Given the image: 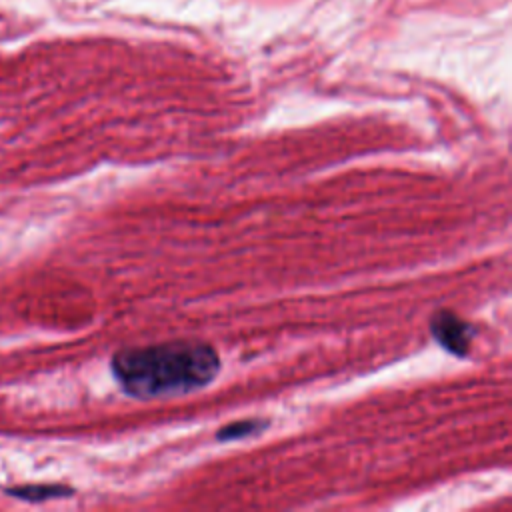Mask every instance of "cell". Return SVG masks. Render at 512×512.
Listing matches in <instances>:
<instances>
[{
  "mask_svg": "<svg viewBox=\"0 0 512 512\" xmlns=\"http://www.w3.org/2000/svg\"><path fill=\"white\" fill-rule=\"evenodd\" d=\"M6 494L26 502H44L52 498H68L72 494V488L60 486V484H26V486L8 488Z\"/></svg>",
  "mask_w": 512,
  "mask_h": 512,
  "instance_id": "cell-3",
  "label": "cell"
},
{
  "mask_svg": "<svg viewBox=\"0 0 512 512\" xmlns=\"http://www.w3.org/2000/svg\"><path fill=\"white\" fill-rule=\"evenodd\" d=\"M264 426H268L266 420H238V422H232V424L220 428L216 438L218 440H238V438H244L250 434H258V430H262Z\"/></svg>",
  "mask_w": 512,
  "mask_h": 512,
  "instance_id": "cell-4",
  "label": "cell"
},
{
  "mask_svg": "<svg viewBox=\"0 0 512 512\" xmlns=\"http://www.w3.org/2000/svg\"><path fill=\"white\" fill-rule=\"evenodd\" d=\"M434 340L454 356H466L474 338V328L450 310H440L430 318Z\"/></svg>",
  "mask_w": 512,
  "mask_h": 512,
  "instance_id": "cell-2",
  "label": "cell"
},
{
  "mask_svg": "<svg viewBox=\"0 0 512 512\" xmlns=\"http://www.w3.org/2000/svg\"><path fill=\"white\" fill-rule=\"evenodd\" d=\"M112 374L132 398L184 396L208 386L220 372L218 352L202 340H170L120 350Z\"/></svg>",
  "mask_w": 512,
  "mask_h": 512,
  "instance_id": "cell-1",
  "label": "cell"
}]
</instances>
